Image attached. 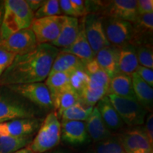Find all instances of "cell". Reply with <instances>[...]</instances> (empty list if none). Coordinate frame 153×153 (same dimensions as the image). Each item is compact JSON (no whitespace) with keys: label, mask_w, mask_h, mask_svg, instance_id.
<instances>
[{"label":"cell","mask_w":153,"mask_h":153,"mask_svg":"<svg viewBox=\"0 0 153 153\" xmlns=\"http://www.w3.org/2000/svg\"><path fill=\"white\" fill-rule=\"evenodd\" d=\"M108 94V89L89 79V83L79 94L82 103L89 106L94 107L103 97Z\"/></svg>","instance_id":"obj_26"},{"label":"cell","mask_w":153,"mask_h":153,"mask_svg":"<svg viewBox=\"0 0 153 153\" xmlns=\"http://www.w3.org/2000/svg\"><path fill=\"white\" fill-rule=\"evenodd\" d=\"M133 91L137 102L145 108L152 112L153 104V89L143 81L136 72L131 75Z\"/></svg>","instance_id":"obj_22"},{"label":"cell","mask_w":153,"mask_h":153,"mask_svg":"<svg viewBox=\"0 0 153 153\" xmlns=\"http://www.w3.org/2000/svg\"><path fill=\"white\" fill-rule=\"evenodd\" d=\"M48 153H68V152H66L65 151L62 150H57L53 151V152H48Z\"/></svg>","instance_id":"obj_44"},{"label":"cell","mask_w":153,"mask_h":153,"mask_svg":"<svg viewBox=\"0 0 153 153\" xmlns=\"http://www.w3.org/2000/svg\"><path fill=\"white\" fill-rule=\"evenodd\" d=\"M148 153H153V152H148Z\"/></svg>","instance_id":"obj_46"},{"label":"cell","mask_w":153,"mask_h":153,"mask_svg":"<svg viewBox=\"0 0 153 153\" xmlns=\"http://www.w3.org/2000/svg\"><path fill=\"white\" fill-rule=\"evenodd\" d=\"M89 82V77L85 70H76L72 72L70 76V87L79 95Z\"/></svg>","instance_id":"obj_34"},{"label":"cell","mask_w":153,"mask_h":153,"mask_svg":"<svg viewBox=\"0 0 153 153\" xmlns=\"http://www.w3.org/2000/svg\"><path fill=\"white\" fill-rule=\"evenodd\" d=\"M60 51L75 55L85 64L94 59V55L85 34L84 18L79 22V33L74 41L69 46L60 49Z\"/></svg>","instance_id":"obj_16"},{"label":"cell","mask_w":153,"mask_h":153,"mask_svg":"<svg viewBox=\"0 0 153 153\" xmlns=\"http://www.w3.org/2000/svg\"><path fill=\"white\" fill-rule=\"evenodd\" d=\"M14 153H35L33 152V150H30L29 148V147H28V145L26 148H24L22 149H20V150L16 151V152H14Z\"/></svg>","instance_id":"obj_43"},{"label":"cell","mask_w":153,"mask_h":153,"mask_svg":"<svg viewBox=\"0 0 153 153\" xmlns=\"http://www.w3.org/2000/svg\"><path fill=\"white\" fill-rule=\"evenodd\" d=\"M101 16L127 21L131 24L137 19V1L135 0H114L107 1Z\"/></svg>","instance_id":"obj_13"},{"label":"cell","mask_w":153,"mask_h":153,"mask_svg":"<svg viewBox=\"0 0 153 153\" xmlns=\"http://www.w3.org/2000/svg\"><path fill=\"white\" fill-rule=\"evenodd\" d=\"M85 71L88 74L89 79L103 86L108 90L110 78L100 68L95 58L85 65Z\"/></svg>","instance_id":"obj_30"},{"label":"cell","mask_w":153,"mask_h":153,"mask_svg":"<svg viewBox=\"0 0 153 153\" xmlns=\"http://www.w3.org/2000/svg\"><path fill=\"white\" fill-rule=\"evenodd\" d=\"M4 13L0 26V42L19 30L30 28L34 13L24 0H6Z\"/></svg>","instance_id":"obj_2"},{"label":"cell","mask_w":153,"mask_h":153,"mask_svg":"<svg viewBox=\"0 0 153 153\" xmlns=\"http://www.w3.org/2000/svg\"><path fill=\"white\" fill-rule=\"evenodd\" d=\"M9 90L27 99L36 106L45 109H54L51 93L47 86L43 82L10 85Z\"/></svg>","instance_id":"obj_5"},{"label":"cell","mask_w":153,"mask_h":153,"mask_svg":"<svg viewBox=\"0 0 153 153\" xmlns=\"http://www.w3.org/2000/svg\"><path fill=\"white\" fill-rule=\"evenodd\" d=\"M79 30V21L78 19L65 16L60 33L51 45L61 49L69 46L76 39Z\"/></svg>","instance_id":"obj_19"},{"label":"cell","mask_w":153,"mask_h":153,"mask_svg":"<svg viewBox=\"0 0 153 153\" xmlns=\"http://www.w3.org/2000/svg\"><path fill=\"white\" fill-rule=\"evenodd\" d=\"M85 63L81 59L70 53L60 51L53 63L49 74L56 72H73L85 70Z\"/></svg>","instance_id":"obj_20"},{"label":"cell","mask_w":153,"mask_h":153,"mask_svg":"<svg viewBox=\"0 0 153 153\" xmlns=\"http://www.w3.org/2000/svg\"><path fill=\"white\" fill-rule=\"evenodd\" d=\"M106 96L123 123L131 128L143 125L147 111L137 100L123 98L110 94Z\"/></svg>","instance_id":"obj_4"},{"label":"cell","mask_w":153,"mask_h":153,"mask_svg":"<svg viewBox=\"0 0 153 153\" xmlns=\"http://www.w3.org/2000/svg\"><path fill=\"white\" fill-rule=\"evenodd\" d=\"M118 140L126 153L153 152V145L149 140L144 128L132 127L120 134Z\"/></svg>","instance_id":"obj_10"},{"label":"cell","mask_w":153,"mask_h":153,"mask_svg":"<svg viewBox=\"0 0 153 153\" xmlns=\"http://www.w3.org/2000/svg\"><path fill=\"white\" fill-rule=\"evenodd\" d=\"M97 153H126L118 138L111 137L109 139L98 143Z\"/></svg>","instance_id":"obj_33"},{"label":"cell","mask_w":153,"mask_h":153,"mask_svg":"<svg viewBox=\"0 0 153 153\" xmlns=\"http://www.w3.org/2000/svg\"><path fill=\"white\" fill-rule=\"evenodd\" d=\"M36 109L22 100L0 93V123L20 118L35 117Z\"/></svg>","instance_id":"obj_6"},{"label":"cell","mask_w":153,"mask_h":153,"mask_svg":"<svg viewBox=\"0 0 153 153\" xmlns=\"http://www.w3.org/2000/svg\"><path fill=\"white\" fill-rule=\"evenodd\" d=\"M38 45L30 28L19 30L0 42V48L15 55L27 53Z\"/></svg>","instance_id":"obj_11"},{"label":"cell","mask_w":153,"mask_h":153,"mask_svg":"<svg viewBox=\"0 0 153 153\" xmlns=\"http://www.w3.org/2000/svg\"><path fill=\"white\" fill-rule=\"evenodd\" d=\"M86 126L89 136L94 142H102L112 137L111 132L105 124L96 106L94 107L92 112L86 121Z\"/></svg>","instance_id":"obj_18"},{"label":"cell","mask_w":153,"mask_h":153,"mask_svg":"<svg viewBox=\"0 0 153 153\" xmlns=\"http://www.w3.org/2000/svg\"><path fill=\"white\" fill-rule=\"evenodd\" d=\"M137 11L138 15L153 13L152 0H138L137 1Z\"/></svg>","instance_id":"obj_38"},{"label":"cell","mask_w":153,"mask_h":153,"mask_svg":"<svg viewBox=\"0 0 153 153\" xmlns=\"http://www.w3.org/2000/svg\"><path fill=\"white\" fill-rule=\"evenodd\" d=\"M84 18L85 34L94 55L111 44L107 40L102 24V16L98 14H89Z\"/></svg>","instance_id":"obj_9"},{"label":"cell","mask_w":153,"mask_h":153,"mask_svg":"<svg viewBox=\"0 0 153 153\" xmlns=\"http://www.w3.org/2000/svg\"><path fill=\"white\" fill-rule=\"evenodd\" d=\"M16 55L0 48V76L14 62Z\"/></svg>","instance_id":"obj_35"},{"label":"cell","mask_w":153,"mask_h":153,"mask_svg":"<svg viewBox=\"0 0 153 153\" xmlns=\"http://www.w3.org/2000/svg\"><path fill=\"white\" fill-rule=\"evenodd\" d=\"M139 65L153 68V49L152 43H146L135 47Z\"/></svg>","instance_id":"obj_31"},{"label":"cell","mask_w":153,"mask_h":153,"mask_svg":"<svg viewBox=\"0 0 153 153\" xmlns=\"http://www.w3.org/2000/svg\"><path fill=\"white\" fill-rule=\"evenodd\" d=\"M72 72H56L49 74L45 80V85L51 93L52 101L60 94L70 87V79Z\"/></svg>","instance_id":"obj_25"},{"label":"cell","mask_w":153,"mask_h":153,"mask_svg":"<svg viewBox=\"0 0 153 153\" xmlns=\"http://www.w3.org/2000/svg\"><path fill=\"white\" fill-rule=\"evenodd\" d=\"M59 4H60L62 13L65 14V16L74 17V18L79 17L73 6H72L70 0H60V1H59Z\"/></svg>","instance_id":"obj_37"},{"label":"cell","mask_w":153,"mask_h":153,"mask_svg":"<svg viewBox=\"0 0 153 153\" xmlns=\"http://www.w3.org/2000/svg\"><path fill=\"white\" fill-rule=\"evenodd\" d=\"M31 137H12L0 135V153H14L31 143Z\"/></svg>","instance_id":"obj_29"},{"label":"cell","mask_w":153,"mask_h":153,"mask_svg":"<svg viewBox=\"0 0 153 153\" xmlns=\"http://www.w3.org/2000/svg\"><path fill=\"white\" fill-rule=\"evenodd\" d=\"M145 133L148 136L150 143L153 145V115L152 112L148 114L147 116L145 127L144 128Z\"/></svg>","instance_id":"obj_39"},{"label":"cell","mask_w":153,"mask_h":153,"mask_svg":"<svg viewBox=\"0 0 153 153\" xmlns=\"http://www.w3.org/2000/svg\"><path fill=\"white\" fill-rule=\"evenodd\" d=\"M59 1L57 0H46L43 4L34 13V19H40L43 17L60 16L62 15Z\"/></svg>","instance_id":"obj_32"},{"label":"cell","mask_w":153,"mask_h":153,"mask_svg":"<svg viewBox=\"0 0 153 153\" xmlns=\"http://www.w3.org/2000/svg\"><path fill=\"white\" fill-rule=\"evenodd\" d=\"M87 153H97L96 152H93V151H91V152H87Z\"/></svg>","instance_id":"obj_45"},{"label":"cell","mask_w":153,"mask_h":153,"mask_svg":"<svg viewBox=\"0 0 153 153\" xmlns=\"http://www.w3.org/2000/svg\"><path fill=\"white\" fill-rule=\"evenodd\" d=\"M60 140V121L54 111L47 115L38 128L37 135L28 147L35 153H43L57 146Z\"/></svg>","instance_id":"obj_3"},{"label":"cell","mask_w":153,"mask_h":153,"mask_svg":"<svg viewBox=\"0 0 153 153\" xmlns=\"http://www.w3.org/2000/svg\"><path fill=\"white\" fill-rule=\"evenodd\" d=\"M93 108V106H87L82 101L64 111L60 118L62 120L86 122L92 112Z\"/></svg>","instance_id":"obj_28"},{"label":"cell","mask_w":153,"mask_h":153,"mask_svg":"<svg viewBox=\"0 0 153 153\" xmlns=\"http://www.w3.org/2000/svg\"><path fill=\"white\" fill-rule=\"evenodd\" d=\"M59 52L60 49L51 44H38L30 52L16 55L0 76V87L43 82Z\"/></svg>","instance_id":"obj_1"},{"label":"cell","mask_w":153,"mask_h":153,"mask_svg":"<svg viewBox=\"0 0 153 153\" xmlns=\"http://www.w3.org/2000/svg\"><path fill=\"white\" fill-rule=\"evenodd\" d=\"M41 123V120L33 117L0 123V135L12 137H31L39 128Z\"/></svg>","instance_id":"obj_12"},{"label":"cell","mask_w":153,"mask_h":153,"mask_svg":"<svg viewBox=\"0 0 153 153\" xmlns=\"http://www.w3.org/2000/svg\"><path fill=\"white\" fill-rule=\"evenodd\" d=\"M96 107L108 128L111 131L120 129L123 126V122L111 103L107 96L99 101Z\"/></svg>","instance_id":"obj_23"},{"label":"cell","mask_w":153,"mask_h":153,"mask_svg":"<svg viewBox=\"0 0 153 153\" xmlns=\"http://www.w3.org/2000/svg\"><path fill=\"white\" fill-rule=\"evenodd\" d=\"M65 16H53L34 19L30 28L38 44H51L57 38Z\"/></svg>","instance_id":"obj_7"},{"label":"cell","mask_w":153,"mask_h":153,"mask_svg":"<svg viewBox=\"0 0 153 153\" xmlns=\"http://www.w3.org/2000/svg\"><path fill=\"white\" fill-rule=\"evenodd\" d=\"M102 24L106 38L111 45L120 48L131 43L133 31L131 23L102 16Z\"/></svg>","instance_id":"obj_8"},{"label":"cell","mask_w":153,"mask_h":153,"mask_svg":"<svg viewBox=\"0 0 153 153\" xmlns=\"http://www.w3.org/2000/svg\"><path fill=\"white\" fill-rule=\"evenodd\" d=\"M139 66L135 47L127 44L120 48L118 57V72L131 76Z\"/></svg>","instance_id":"obj_24"},{"label":"cell","mask_w":153,"mask_h":153,"mask_svg":"<svg viewBox=\"0 0 153 153\" xmlns=\"http://www.w3.org/2000/svg\"><path fill=\"white\" fill-rule=\"evenodd\" d=\"M4 13V1H0V26L2 22Z\"/></svg>","instance_id":"obj_42"},{"label":"cell","mask_w":153,"mask_h":153,"mask_svg":"<svg viewBox=\"0 0 153 153\" xmlns=\"http://www.w3.org/2000/svg\"><path fill=\"white\" fill-rule=\"evenodd\" d=\"M120 48L110 45L102 48L95 55L99 65L111 79L118 72V57Z\"/></svg>","instance_id":"obj_17"},{"label":"cell","mask_w":153,"mask_h":153,"mask_svg":"<svg viewBox=\"0 0 153 153\" xmlns=\"http://www.w3.org/2000/svg\"><path fill=\"white\" fill-rule=\"evenodd\" d=\"M133 36L130 44L135 47L146 43H152L153 13L138 15L132 24Z\"/></svg>","instance_id":"obj_15"},{"label":"cell","mask_w":153,"mask_h":153,"mask_svg":"<svg viewBox=\"0 0 153 153\" xmlns=\"http://www.w3.org/2000/svg\"><path fill=\"white\" fill-rule=\"evenodd\" d=\"M135 72L138 74L140 77L142 79L143 81L146 82L148 85L151 87L153 86V70L152 69H150L148 68L139 65L137 67Z\"/></svg>","instance_id":"obj_36"},{"label":"cell","mask_w":153,"mask_h":153,"mask_svg":"<svg viewBox=\"0 0 153 153\" xmlns=\"http://www.w3.org/2000/svg\"><path fill=\"white\" fill-rule=\"evenodd\" d=\"M26 1L28 7L33 13L36 12L44 3V0H26Z\"/></svg>","instance_id":"obj_41"},{"label":"cell","mask_w":153,"mask_h":153,"mask_svg":"<svg viewBox=\"0 0 153 153\" xmlns=\"http://www.w3.org/2000/svg\"><path fill=\"white\" fill-rule=\"evenodd\" d=\"M79 102H82L79 95L70 87L57 96L53 101V104L55 111L60 118L64 111Z\"/></svg>","instance_id":"obj_27"},{"label":"cell","mask_w":153,"mask_h":153,"mask_svg":"<svg viewBox=\"0 0 153 153\" xmlns=\"http://www.w3.org/2000/svg\"><path fill=\"white\" fill-rule=\"evenodd\" d=\"M108 94L137 100L133 91L131 76L120 72L110 79Z\"/></svg>","instance_id":"obj_21"},{"label":"cell","mask_w":153,"mask_h":153,"mask_svg":"<svg viewBox=\"0 0 153 153\" xmlns=\"http://www.w3.org/2000/svg\"><path fill=\"white\" fill-rule=\"evenodd\" d=\"M61 139L71 145H81L89 141L86 122L62 120Z\"/></svg>","instance_id":"obj_14"},{"label":"cell","mask_w":153,"mask_h":153,"mask_svg":"<svg viewBox=\"0 0 153 153\" xmlns=\"http://www.w3.org/2000/svg\"><path fill=\"white\" fill-rule=\"evenodd\" d=\"M72 6L79 16H85L87 15L85 1L83 0H70Z\"/></svg>","instance_id":"obj_40"}]
</instances>
